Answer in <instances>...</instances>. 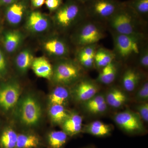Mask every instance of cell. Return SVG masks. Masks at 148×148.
Masks as SVG:
<instances>
[{"label": "cell", "mask_w": 148, "mask_h": 148, "mask_svg": "<svg viewBox=\"0 0 148 148\" xmlns=\"http://www.w3.org/2000/svg\"><path fill=\"white\" fill-rule=\"evenodd\" d=\"M114 53L119 59H127L133 55H138L144 38L117 34L112 32Z\"/></svg>", "instance_id": "277c9868"}, {"label": "cell", "mask_w": 148, "mask_h": 148, "mask_svg": "<svg viewBox=\"0 0 148 148\" xmlns=\"http://www.w3.org/2000/svg\"><path fill=\"white\" fill-rule=\"evenodd\" d=\"M122 4L118 0H91L84 5L87 16L97 21H108Z\"/></svg>", "instance_id": "8992f818"}, {"label": "cell", "mask_w": 148, "mask_h": 148, "mask_svg": "<svg viewBox=\"0 0 148 148\" xmlns=\"http://www.w3.org/2000/svg\"><path fill=\"white\" fill-rule=\"evenodd\" d=\"M83 148H95V147H94L93 146H87V147H84Z\"/></svg>", "instance_id": "ab89813d"}, {"label": "cell", "mask_w": 148, "mask_h": 148, "mask_svg": "<svg viewBox=\"0 0 148 148\" xmlns=\"http://www.w3.org/2000/svg\"><path fill=\"white\" fill-rule=\"evenodd\" d=\"M43 137L36 131L24 130L18 132L16 148H45Z\"/></svg>", "instance_id": "8fae6325"}, {"label": "cell", "mask_w": 148, "mask_h": 148, "mask_svg": "<svg viewBox=\"0 0 148 148\" xmlns=\"http://www.w3.org/2000/svg\"><path fill=\"white\" fill-rule=\"evenodd\" d=\"M97 49V44L81 47L77 56L82 66L87 69L94 66V57Z\"/></svg>", "instance_id": "9a60e30c"}, {"label": "cell", "mask_w": 148, "mask_h": 148, "mask_svg": "<svg viewBox=\"0 0 148 148\" xmlns=\"http://www.w3.org/2000/svg\"><path fill=\"white\" fill-rule=\"evenodd\" d=\"M21 94V86L16 82L0 85V110L5 113L12 112Z\"/></svg>", "instance_id": "ba28073f"}, {"label": "cell", "mask_w": 148, "mask_h": 148, "mask_svg": "<svg viewBox=\"0 0 148 148\" xmlns=\"http://www.w3.org/2000/svg\"><path fill=\"white\" fill-rule=\"evenodd\" d=\"M108 108V104L106 102H104L98 106L92 107L87 109V110L92 114H101L103 113L107 110Z\"/></svg>", "instance_id": "e575fe53"}, {"label": "cell", "mask_w": 148, "mask_h": 148, "mask_svg": "<svg viewBox=\"0 0 148 148\" xmlns=\"http://www.w3.org/2000/svg\"><path fill=\"white\" fill-rule=\"evenodd\" d=\"M125 3L141 18L147 15L148 0H130Z\"/></svg>", "instance_id": "83f0119b"}, {"label": "cell", "mask_w": 148, "mask_h": 148, "mask_svg": "<svg viewBox=\"0 0 148 148\" xmlns=\"http://www.w3.org/2000/svg\"><path fill=\"white\" fill-rule=\"evenodd\" d=\"M45 0H32V3L35 8H40L45 3Z\"/></svg>", "instance_id": "8d00e7d4"}, {"label": "cell", "mask_w": 148, "mask_h": 148, "mask_svg": "<svg viewBox=\"0 0 148 148\" xmlns=\"http://www.w3.org/2000/svg\"><path fill=\"white\" fill-rule=\"evenodd\" d=\"M31 67L37 76L48 79L52 78L53 68L50 62L45 57H39L34 59Z\"/></svg>", "instance_id": "5bb4252c"}, {"label": "cell", "mask_w": 148, "mask_h": 148, "mask_svg": "<svg viewBox=\"0 0 148 148\" xmlns=\"http://www.w3.org/2000/svg\"><path fill=\"white\" fill-rule=\"evenodd\" d=\"M7 70V64L4 55L0 50V76L4 75Z\"/></svg>", "instance_id": "d590c367"}, {"label": "cell", "mask_w": 148, "mask_h": 148, "mask_svg": "<svg viewBox=\"0 0 148 148\" xmlns=\"http://www.w3.org/2000/svg\"><path fill=\"white\" fill-rule=\"evenodd\" d=\"M70 97V91L67 88L57 85L49 95V106L58 105L65 106L69 102Z\"/></svg>", "instance_id": "ac0fdd59"}, {"label": "cell", "mask_w": 148, "mask_h": 148, "mask_svg": "<svg viewBox=\"0 0 148 148\" xmlns=\"http://www.w3.org/2000/svg\"><path fill=\"white\" fill-rule=\"evenodd\" d=\"M99 89L98 85L94 82L83 79L80 81L75 86L73 94L77 101L86 102L96 95Z\"/></svg>", "instance_id": "30bf717a"}, {"label": "cell", "mask_w": 148, "mask_h": 148, "mask_svg": "<svg viewBox=\"0 0 148 148\" xmlns=\"http://www.w3.org/2000/svg\"><path fill=\"white\" fill-rule=\"evenodd\" d=\"M106 102V99L104 95L102 94H96L90 100L84 102L85 107L87 110Z\"/></svg>", "instance_id": "4dcf8cb0"}, {"label": "cell", "mask_w": 148, "mask_h": 148, "mask_svg": "<svg viewBox=\"0 0 148 148\" xmlns=\"http://www.w3.org/2000/svg\"><path fill=\"white\" fill-rule=\"evenodd\" d=\"M139 54L140 55L139 63L140 66L147 69L148 67V48L147 45L142 47Z\"/></svg>", "instance_id": "d6a6232c"}, {"label": "cell", "mask_w": 148, "mask_h": 148, "mask_svg": "<svg viewBox=\"0 0 148 148\" xmlns=\"http://www.w3.org/2000/svg\"><path fill=\"white\" fill-rule=\"evenodd\" d=\"M142 18L138 16L125 3L108 20L113 32L121 34L144 38L142 30Z\"/></svg>", "instance_id": "7a4b0ae2"}, {"label": "cell", "mask_w": 148, "mask_h": 148, "mask_svg": "<svg viewBox=\"0 0 148 148\" xmlns=\"http://www.w3.org/2000/svg\"><path fill=\"white\" fill-rule=\"evenodd\" d=\"M18 134L14 127H5L0 132V148H16Z\"/></svg>", "instance_id": "d6986e66"}, {"label": "cell", "mask_w": 148, "mask_h": 148, "mask_svg": "<svg viewBox=\"0 0 148 148\" xmlns=\"http://www.w3.org/2000/svg\"><path fill=\"white\" fill-rule=\"evenodd\" d=\"M112 128L109 125L96 121L82 127V132L98 137H107L110 135Z\"/></svg>", "instance_id": "2e32d148"}, {"label": "cell", "mask_w": 148, "mask_h": 148, "mask_svg": "<svg viewBox=\"0 0 148 148\" xmlns=\"http://www.w3.org/2000/svg\"><path fill=\"white\" fill-rule=\"evenodd\" d=\"M97 21H83L75 36V42L82 47L95 44L105 36L104 28Z\"/></svg>", "instance_id": "5b68a950"}, {"label": "cell", "mask_w": 148, "mask_h": 148, "mask_svg": "<svg viewBox=\"0 0 148 148\" xmlns=\"http://www.w3.org/2000/svg\"><path fill=\"white\" fill-rule=\"evenodd\" d=\"M47 7L50 11L58 10L62 5V0H45Z\"/></svg>", "instance_id": "836d02e7"}, {"label": "cell", "mask_w": 148, "mask_h": 148, "mask_svg": "<svg viewBox=\"0 0 148 148\" xmlns=\"http://www.w3.org/2000/svg\"><path fill=\"white\" fill-rule=\"evenodd\" d=\"M4 3L10 4L13 2L15 0H2Z\"/></svg>", "instance_id": "74e56055"}, {"label": "cell", "mask_w": 148, "mask_h": 148, "mask_svg": "<svg viewBox=\"0 0 148 148\" xmlns=\"http://www.w3.org/2000/svg\"><path fill=\"white\" fill-rule=\"evenodd\" d=\"M24 10V5L21 3H14L11 5L6 14L8 22L14 25L19 24L22 20Z\"/></svg>", "instance_id": "484cf974"}, {"label": "cell", "mask_w": 148, "mask_h": 148, "mask_svg": "<svg viewBox=\"0 0 148 148\" xmlns=\"http://www.w3.org/2000/svg\"><path fill=\"white\" fill-rule=\"evenodd\" d=\"M49 25L48 20L39 12H34L30 14L28 21V28L32 32L40 33L44 32Z\"/></svg>", "instance_id": "e0dca14e"}, {"label": "cell", "mask_w": 148, "mask_h": 148, "mask_svg": "<svg viewBox=\"0 0 148 148\" xmlns=\"http://www.w3.org/2000/svg\"><path fill=\"white\" fill-rule=\"evenodd\" d=\"M69 136L63 130H51L43 137L46 148H64Z\"/></svg>", "instance_id": "4fadbf2b"}, {"label": "cell", "mask_w": 148, "mask_h": 148, "mask_svg": "<svg viewBox=\"0 0 148 148\" xmlns=\"http://www.w3.org/2000/svg\"><path fill=\"white\" fill-rule=\"evenodd\" d=\"M62 130L69 137L78 135L82 131V118L78 114L71 113L61 124Z\"/></svg>", "instance_id": "7c38bea8"}, {"label": "cell", "mask_w": 148, "mask_h": 148, "mask_svg": "<svg viewBox=\"0 0 148 148\" xmlns=\"http://www.w3.org/2000/svg\"><path fill=\"white\" fill-rule=\"evenodd\" d=\"M140 79V73L136 70L129 69L125 72L122 79L123 86L129 92L135 90Z\"/></svg>", "instance_id": "cb8c5ba5"}, {"label": "cell", "mask_w": 148, "mask_h": 148, "mask_svg": "<svg viewBox=\"0 0 148 148\" xmlns=\"http://www.w3.org/2000/svg\"><path fill=\"white\" fill-rule=\"evenodd\" d=\"M117 72V66L114 61L102 69L98 75V81L103 84H110L115 79Z\"/></svg>", "instance_id": "d4e9b609"}, {"label": "cell", "mask_w": 148, "mask_h": 148, "mask_svg": "<svg viewBox=\"0 0 148 148\" xmlns=\"http://www.w3.org/2000/svg\"><path fill=\"white\" fill-rule=\"evenodd\" d=\"M77 1L80 3H82L84 4L88 2V1H91V0H77Z\"/></svg>", "instance_id": "f35d334b"}, {"label": "cell", "mask_w": 148, "mask_h": 148, "mask_svg": "<svg viewBox=\"0 0 148 148\" xmlns=\"http://www.w3.org/2000/svg\"><path fill=\"white\" fill-rule=\"evenodd\" d=\"M135 99L140 102H146L148 100V83L146 81L138 90Z\"/></svg>", "instance_id": "f546056e"}, {"label": "cell", "mask_w": 148, "mask_h": 148, "mask_svg": "<svg viewBox=\"0 0 148 148\" xmlns=\"http://www.w3.org/2000/svg\"><path fill=\"white\" fill-rule=\"evenodd\" d=\"M14 119L21 131H35L42 121L43 108L36 94L29 92L22 95L12 112Z\"/></svg>", "instance_id": "6da1fadb"}, {"label": "cell", "mask_w": 148, "mask_h": 148, "mask_svg": "<svg viewBox=\"0 0 148 148\" xmlns=\"http://www.w3.org/2000/svg\"><path fill=\"white\" fill-rule=\"evenodd\" d=\"M108 105L114 108H119L126 102L127 98L122 91L116 88H113L109 90L105 97Z\"/></svg>", "instance_id": "603a6c76"}, {"label": "cell", "mask_w": 148, "mask_h": 148, "mask_svg": "<svg viewBox=\"0 0 148 148\" xmlns=\"http://www.w3.org/2000/svg\"><path fill=\"white\" fill-rule=\"evenodd\" d=\"M86 16L84 4L77 1H69L57 10L55 19L59 27L67 28L77 21L84 20Z\"/></svg>", "instance_id": "3957f363"}, {"label": "cell", "mask_w": 148, "mask_h": 148, "mask_svg": "<svg viewBox=\"0 0 148 148\" xmlns=\"http://www.w3.org/2000/svg\"><path fill=\"white\" fill-rule=\"evenodd\" d=\"M81 75L77 65L70 61H62L56 65L51 79L56 84L65 86L77 81Z\"/></svg>", "instance_id": "52a82bcc"}, {"label": "cell", "mask_w": 148, "mask_h": 148, "mask_svg": "<svg viewBox=\"0 0 148 148\" xmlns=\"http://www.w3.org/2000/svg\"><path fill=\"white\" fill-rule=\"evenodd\" d=\"M147 102H143L138 105L136 109L139 116L146 122L148 121V103Z\"/></svg>", "instance_id": "1f68e13d"}, {"label": "cell", "mask_w": 148, "mask_h": 148, "mask_svg": "<svg viewBox=\"0 0 148 148\" xmlns=\"http://www.w3.org/2000/svg\"><path fill=\"white\" fill-rule=\"evenodd\" d=\"M45 49L51 55L62 57L68 52V49L65 42L59 39L54 38L48 41L45 44Z\"/></svg>", "instance_id": "7402d4cb"}, {"label": "cell", "mask_w": 148, "mask_h": 148, "mask_svg": "<svg viewBox=\"0 0 148 148\" xmlns=\"http://www.w3.org/2000/svg\"><path fill=\"white\" fill-rule=\"evenodd\" d=\"M115 58L113 51L104 48H98L94 57V66L97 69H103L113 61Z\"/></svg>", "instance_id": "ffe728a7"}, {"label": "cell", "mask_w": 148, "mask_h": 148, "mask_svg": "<svg viewBox=\"0 0 148 148\" xmlns=\"http://www.w3.org/2000/svg\"><path fill=\"white\" fill-rule=\"evenodd\" d=\"M114 121L122 130L129 134H140L144 132L140 116L131 111H125L117 114Z\"/></svg>", "instance_id": "9c48e42d"}, {"label": "cell", "mask_w": 148, "mask_h": 148, "mask_svg": "<svg viewBox=\"0 0 148 148\" xmlns=\"http://www.w3.org/2000/svg\"><path fill=\"white\" fill-rule=\"evenodd\" d=\"M34 58L31 52L24 50L17 56L16 59V66L21 73H25L30 68Z\"/></svg>", "instance_id": "4316f807"}, {"label": "cell", "mask_w": 148, "mask_h": 148, "mask_svg": "<svg viewBox=\"0 0 148 148\" xmlns=\"http://www.w3.org/2000/svg\"><path fill=\"white\" fill-rule=\"evenodd\" d=\"M51 121L53 124L61 125L69 116L70 112L65 106L61 105H50L48 110Z\"/></svg>", "instance_id": "44dd1931"}, {"label": "cell", "mask_w": 148, "mask_h": 148, "mask_svg": "<svg viewBox=\"0 0 148 148\" xmlns=\"http://www.w3.org/2000/svg\"><path fill=\"white\" fill-rule=\"evenodd\" d=\"M21 40V36L16 32H10L7 33L4 38V47L6 50L12 52L18 47Z\"/></svg>", "instance_id": "f1b7e54d"}]
</instances>
